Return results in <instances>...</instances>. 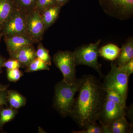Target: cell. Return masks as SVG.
<instances>
[{
	"label": "cell",
	"mask_w": 133,
	"mask_h": 133,
	"mask_svg": "<svg viewBox=\"0 0 133 133\" xmlns=\"http://www.w3.org/2000/svg\"><path fill=\"white\" fill-rule=\"evenodd\" d=\"M8 79L11 82H16L22 76V72L19 69L7 70Z\"/></svg>",
	"instance_id": "cell-25"
},
{
	"label": "cell",
	"mask_w": 133,
	"mask_h": 133,
	"mask_svg": "<svg viewBox=\"0 0 133 133\" xmlns=\"http://www.w3.org/2000/svg\"><path fill=\"white\" fill-rule=\"evenodd\" d=\"M7 98L10 107L16 109L22 107L26 104L25 97L16 91H8Z\"/></svg>",
	"instance_id": "cell-17"
},
{
	"label": "cell",
	"mask_w": 133,
	"mask_h": 133,
	"mask_svg": "<svg viewBox=\"0 0 133 133\" xmlns=\"http://www.w3.org/2000/svg\"><path fill=\"white\" fill-rule=\"evenodd\" d=\"M52 60L63 76V80L70 85H74L79 79L76 77V66L74 54L70 51H59L55 54Z\"/></svg>",
	"instance_id": "cell-4"
},
{
	"label": "cell",
	"mask_w": 133,
	"mask_h": 133,
	"mask_svg": "<svg viewBox=\"0 0 133 133\" xmlns=\"http://www.w3.org/2000/svg\"><path fill=\"white\" fill-rule=\"evenodd\" d=\"M61 8L62 7L58 5L48 9L43 13L42 16L45 26V31L53 25L57 20Z\"/></svg>",
	"instance_id": "cell-14"
},
{
	"label": "cell",
	"mask_w": 133,
	"mask_h": 133,
	"mask_svg": "<svg viewBox=\"0 0 133 133\" xmlns=\"http://www.w3.org/2000/svg\"><path fill=\"white\" fill-rule=\"evenodd\" d=\"M8 51L11 55L27 45H33L34 41L26 35H16L4 37Z\"/></svg>",
	"instance_id": "cell-10"
},
{
	"label": "cell",
	"mask_w": 133,
	"mask_h": 133,
	"mask_svg": "<svg viewBox=\"0 0 133 133\" xmlns=\"http://www.w3.org/2000/svg\"><path fill=\"white\" fill-rule=\"evenodd\" d=\"M105 13L120 20L130 19L133 15V0H99Z\"/></svg>",
	"instance_id": "cell-6"
},
{
	"label": "cell",
	"mask_w": 133,
	"mask_h": 133,
	"mask_svg": "<svg viewBox=\"0 0 133 133\" xmlns=\"http://www.w3.org/2000/svg\"><path fill=\"white\" fill-rule=\"evenodd\" d=\"M78 91L70 116L82 129L97 121L106 93L99 80L91 75L80 78Z\"/></svg>",
	"instance_id": "cell-1"
},
{
	"label": "cell",
	"mask_w": 133,
	"mask_h": 133,
	"mask_svg": "<svg viewBox=\"0 0 133 133\" xmlns=\"http://www.w3.org/2000/svg\"><path fill=\"white\" fill-rule=\"evenodd\" d=\"M7 90L2 91L0 92V107L3 105H7L8 101Z\"/></svg>",
	"instance_id": "cell-28"
},
{
	"label": "cell",
	"mask_w": 133,
	"mask_h": 133,
	"mask_svg": "<svg viewBox=\"0 0 133 133\" xmlns=\"http://www.w3.org/2000/svg\"><path fill=\"white\" fill-rule=\"evenodd\" d=\"M111 65V70L105 77L102 85L104 88H111L117 91L127 100L129 77L114 62H112Z\"/></svg>",
	"instance_id": "cell-5"
},
{
	"label": "cell",
	"mask_w": 133,
	"mask_h": 133,
	"mask_svg": "<svg viewBox=\"0 0 133 133\" xmlns=\"http://www.w3.org/2000/svg\"><path fill=\"white\" fill-rule=\"evenodd\" d=\"M6 60L4 58L0 56V72H2V69L3 67V64Z\"/></svg>",
	"instance_id": "cell-30"
},
{
	"label": "cell",
	"mask_w": 133,
	"mask_h": 133,
	"mask_svg": "<svg viewBox=\"0 0 133 133\" xmlns=\"http://www.w3.org/2000/svg\"><path fill=\"white\" fill-rule=\"evenodd\" d=\"M106 91V98L112 102L118 104L122 107L126 108V101L120 94L117 91L110 88H105Z\"/></svg>",
	"instance_id": "cell-19"
},
{
	"label": "cell",
	"mask_w": 133,
	"mask_h": 133,
	"mask_svg": "<svg viewBox=\"0 0 133 133\" xmlns=\"http://www.w3.org/2000/svg\"><path fill=\"white\" fill-rule=\"evenodd\" d=\"M23 66L19 61L13 58L6 60L3 65V67H6L7 70L19 69Z\"/></svg>",
	"instance_id": "cell-26"
},
{
	"label": "cell",
	"mask_w": 133,
	"mask_h": 133,
	"mask_svg": "<svg viewBox=\"0 0 133 133\" xmlns=\"http://www.w3.org/2000/svg\"><path fill=\"white\" fill-rule=\"evenodd\" d=\"M15 8L25 14L35 10L37 0H14Z\"/></svg>",
	"instance_id": "cell-18"
},
{
	"label": "cell",
	"mask_w": 133,
	"mask_h": 133,
	"mask_svg": "<svg viewBox=\"0 0 133 133\" xmlns=\"http://www.w3.org/2000/svg\"><path fill=\"white\" fill-rule=\"evenodd\" d=\"M58 5L56 0H37L35 9L42 15L46 10Z\"/></svg>",
	"instance_id": "cell-24"
},
{
	"label": "cell",
	"mask_w": 133,
	"mask_h": 133,
	"mask_svg": "<svg viewBox=\"0 0 133 133\" xmlns=\"http://www.w3.org/2000/svg\"><path fill=\"white\" fill-rule=\"evenodd\" d=\"M17 114L16 109L12 107L3 108L0 110V128L4 124L11 121L14 118Z\"/></svg>",
	"instance_id": "cell-20"
},
{
	"label": "cell",
	"mask_w": 133,
	"mask_h": 133,
	"mask_svg": "<svg viewBox=\"0 0 133 133\" xmlns=\"http://www.w3.org/2000/svg\"><path fill=\"white\" fill-rule=\"evenodd\" d=\"M25 23L27 35L35 43L43 40L45 26L42 15L36 10L26 15Z\"/></svg>",
	"instance_id": "cell-8"
},
{
	"label": "cell",
	"mask_w": 133,
	"mask_h": 133,
	"mask_svg": "<svg viewBox=\"0 0 133 133\" xmlns=\"http://www.w3.org/2000/svg\"><path fill=\"white\" fill-rule=\"evenodd\" d=\"M58 5L62 7L66 4L69 1V0H56Z\"/></svg>",
	"instance_id": "cell-29"
},
{
	"label": "cell",
	"mask_w": 133,
	"mask_h": 133,
	"mask_svg": "<svg viewBox=\"0 0 133 133\" xmlns=\"http://www.w3.org/2000/svg\"><path fill=\"white\" fill-rule=\"evenodd\" d=\"M36 55V57L43 61L49 66L51 65V58L49 55V51L44 47L41 42H38Z\"/></svg>",
	"instance_id": "cell-22"
},
{
	"label": "cell",
	"mask_w": 133,
	"mask_h": 133,
	"mask_svg": "<svg viewBox=\"0 0 133 133\" xmlns=\"http://www.w3.org/2000/svg\"><path fill=\"white\" fill-rule=\"evenodd\" d=\"M2 37H3V35L2 33H0V42H1V38H2Z\"/></svg>",
	"instance_id": "cell-32"
},
{
	"label": "cell",
	"mask_w": 133,
	"mask_h": 133,
	"mask_svg": "<svg viewBox=\"0 0 133 133\" xmlns=\"http://www.w3.org/2000/svg\"><path fill=\"white\" fill-rule=\"evenodd\" d=\"M50 70L49 65L41 59L36 57L27 66L26 72H30L38 71Z\"/></svg>",
	"instance_id": "cell-21"
},
{
	"label": "cell",
	"mask_w": 133,
	"mask_h": 133,
	"mask_svg": "<svg viewBox=\"0 0 133 133\" xmlns=\"http://www.w3.org/2000/svg\"><path fill=\"white\" fill-rule=\"evenodd\" d=\"M8 87V85H4L2 84H0V92L2 91L7 90Z\"/></svg>",
	"instance_id": "cell-31"
},
{
	"label": "cell",
	"mask_w": 133,
	"mask_h": 133,
	"mask_svg": "<svg viewBox=\"0 0 133 133\" xmlns=\"http://www.w3.org/2000/svg\"><path fill=\"white\" fill-rule=\"evenodd\" d=\"M104 128L101 124L97 122H92L87 125L81 130L72 131L73 133H104Z\"/></svg>",
	"instance_id": "cell-23"
},
{
	"label": "cell",
	"mask_w": 133,
	"mask_h": 133,
	"mask_svg": "<svg viewBox=\"0 0 133 133\" xmlns=\"http://www.w3.org/2000/svg\"><path fill=\"white\" fill-rule=\"evenodd\" d=\"M125 108L106 98L99 115L98 120L102 125L108 127L116 120L125 117Z\"/></svg>",
	"instance_id": "cell-9"
},
{
	"label": "cell",
	"mask_w": 133,
	"mask_h": 133,
	"mask_svg": "<svg viewBox=\"0 0 133 133\" xmlns=\"http://www.w3.org/2000/svg\"><path fill=\"white\" fill-rule=\"evenodd\" d=\"M120 69L127 73L129 77L133 73V58L127 62Z\"/></svg>",
	"instance_id": "cell-27"
},
{
	"label": "cell",
	"mask_w": 133,
	"mask_h": 133,
	"mask_svg": "<svg viewBox=\"0 0 133 133\" xmlns=\"http://www.w3.org/2000/svg\"><path fill=\"white\" fill-rule=\"evenodd\" d=\"M133 58V39L130 37L122 45L118 56L115 59V64L119 69Z\"/></svg>",
	"instance_id": "cell-11"
},
{
	"label": "cell",
	"mask_w": 133,
	"mask_h": 133,
	"mask_svg": "<svg viewBox=\"0 0 133 133\" xmlns=\"http://www.w3.org/2000/svg\"><path fill=\"white\" fill-rule=\"evenodd\" d=\"M15 8L14 0H0V31Z\"/></svg>",
	"instance_id": "cell-15"
},
{
	"label": "cell",
	"mask_w": 133,
	"mask_h": 133,
	"mask_svg": "<svg viewBox=\"0 0 133 133\" xmlns=\"http://www.w3.org/2000/svg\"><path fill=\"white\" fill-rule=\"evenodd\" d=\"M33 45H27L10 55L11 58L16 59L23 66H27L36 58V50Z\"/></svg>",
	"instance_id": "cell-12"
},
{
	"label": "cell",
	"mask_w": 133,
	"mask_h": 133,
	"mask_svg": "<svg viewBox=\"0 0 133 133\" xmlns=\"http://www.w3.org/2000/svg\"><path fill=\"white\" fill-rule=\"evenodd\" d=\"M80 83L79 78L76 84L70 85L63 79L55 86L54 106L63 117L70 116L75 101L74 96L78 91Z\"/></svg>",
	"instance_id": "cell-2"
},
{
	"label": "cell",
	"mask_w": 133,
	"mask_h": 133,
	"mask_svg": "<svg viewBox=\"0 0 133 133\" xmlns=\"http://www.w3.org/2000/svg\"><path fill=\"white\" fill-rule=\"evenodd\" d=\"M121 49L113 44L104 45L99 49V56L105 59L113 61L118 56Z\"/></svg>",
	"instance_id": "cell-16"
},
{
	"label": "cell",
	"mask_w": 133,
	"mask_h": 133,
	"mask_svg": "<svg viewBox=\"0 0 133 133\" xmlns=\"http://www.w3.org/2000/svg\"><path fill=\"white\" fill-rule=\"evenodd\" d=\"M101 40L94 43L85 44L76 48L73 51L76 65H85L91 67L97 72L100 77H103L101 64L98 62L99 44Z\"/></svg>",
	"instance_id": "cell-3"
},
{
	"label": "cell",
	"mask_w": 133,
	"mask_h": 133,
	"mask_svg": "<svg viewBox=\"0 0 133 133\" xmlns=\"http://www.w3.org/2000/svg\"><path fill=\"white\" fill-rule=\"evenodd\" d=\"M25 17L26 14L15 8L1 30L3 36L6 37L16 35H27Z\"/></svg>",
	"instance_id": "cell-7"
},
{
	"label": "cell",
	"mask_w": 133,
	"mask_h": 133,
	"mask_svg": "<svg viewBox=\"0 0 133 133\" xmlns=\"http://www.w3.org/2000/svg\"><path fill=\"white\" fill-rule=\"evenodd\" d=\"M108 127L110 133H132V124L128 122L125 117L113 122Z\"/></svg>",
	"instance_id": "cell-13"
}]
</instances>
